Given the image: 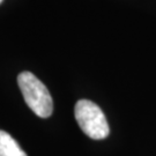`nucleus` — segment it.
Returning <instances> with one entry per match:
<instances>
[{
	"instance_id": "1",
	"label": "nucleus",
	"mask_w": 156,
	"mask_h": 156,
	"mask_svg": "<svg viewBox=\"0 0 156 156\" xmlns=\"http://www.w3.org/2000/svg\"><path fill=\"white\" fill-rule=\"evenodd\" d=\"M17 83L27 105L34 113L41 118L50 117L53 111V102L44 83L30 72L20 73Z\"/></svg>"
},
{
	"instance_id": "2",
	"label": "nucleus",
	"mask_w": 156,
	"mask_h": 156,
	"mask_svg": "<svg viewBox=\"0 0 156 156\" xmlns=\"http://www.w3.org/2000/svg\"><path fill=\"white\" fill-rule=\"evenodd\" d=\"M75 119L86 135L95 140L105 139L109 135V124L97 104L88 100H80L74 109Z\"/></svg>"
},
{
	"instance_id": "3",
	"label": "nucleus",
	"mask_w": 156,
	"mask_h": 156,
	"mask_svg": "<svg viewBox=\"0 0 156 156\" xmlns=\"http://www.w3.org/2000/svg\"><path fill=\"white\" fill-rule=\"evenodd\" d=\"M0 156H27V154L11 134L0 131Z\"/></svg>"
},
{
	"instance_id": "4",
	"label": "nucleus",
	"mask_w": 156,
	"mask_h": 156,
	"mask_svg": "<svg viewBox=\"0 0 156 156\" xmlns=\"http://www.w3.org/2000/svg\"><path fill=\"white\" fill-rule=\"evenodd\" d=\"M1 2H2V0H0V4H1Z\"/></svg>"
}]
</instances>
